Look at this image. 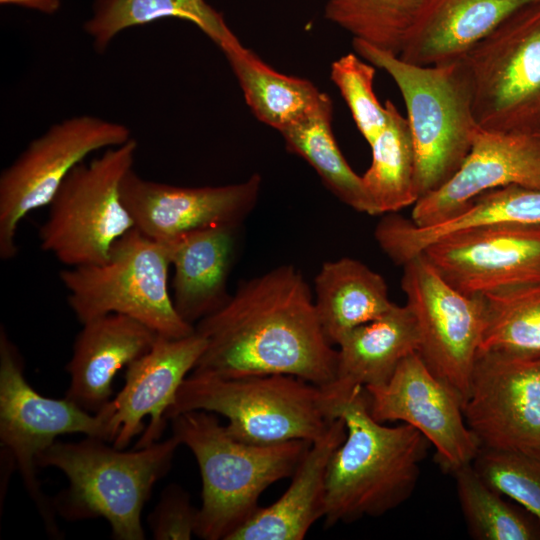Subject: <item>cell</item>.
<instances>
[{
  "mask_svg": "<svg viewBox=\"0 0 540 540\" xmlns=\"http://www.w3.org/2000/svg\"><path fill=\"white\" fill-rule=\"evenodd\" d=\"M240 225L198 229L164 241L174 269L173 303L178 314L195 326L230 298L227 281Z\"/></svg>",
  "mask_w": 540,
  "mask_h": 540,
  "instance_id": "22",
  "label": "cell"
},
{
  "mask_svg": "<svg viewBox=\"0 0 540 540\" xmlns=\"http://www.w3.org/2000/svg\"><path fill=\"white\" fill-rule=\"evenodd\" d=\"M470 536L476 540H538L540 521L514 506L478 474L472 463L451 473Z\"/></svg>",
  "mask_w": 540,
  "mask_h": 540,
  "instance_id": "30",
  "label": "cell"
},
{
  "mask_svg": "<svg viewBox=\"0 0 540 540\" xmlns=\"http://www.w3.org/2000/svg\"><path fill=\"white\" fill-rule=\"evenodd\" d=\"M198 508L180 486L171 484L148 517L150 530L156 540H189L195 535Z\"/></svg>",
  "mask_w": 540,
  "mask_h": 540,
  "instance_id": "35",
  "label": "cell"
},
{
  "mask_svg": "<svg viewBox=\"0 0 540 540\" xmlns=\"http://www.w3.org/2000/svg\"><path fill=\"white\" fill-rule=\"evenodd\" d=\"M138 143L105 149L80 163L66 177L49 203L39 229L41 248L68 267L102 264L113 245L135 228L121 198V183L133 169Z\"/></svg>",
  "mask_w": 540,
  "mask_h": 540,
  "instance_id": "8",
  "label": "cell"
},
{
  "mask_svg": "<svg viewBox=\"0 0 540 540\" xmlns=\"http://www.w3.org/2000/svg\"><path fill=\"white\" fill-rule=\"evenodd\" d=\"M482 298L479 351L540 356V283L494 291Z\"/></svg>",
  "mask_w": 540,
  "mask_h": 540,
  "instance_id": "31",
  "label": "cell"
},
{
  "mask_svg": "<svg viewBox=\"0 0 540 540\" xmlns=\"http://www.w3.org/2000/svg\"><path fill=\"white\" fill-rule=\"evenodd\" d=\"M387 122L370 145L372 160L362 182L376 215L397 213L418 201L415 152L409 123L386 100Z\"/></svg>",
  "mask_w": 540,
  "mask_h": 540,
  "instance_id": "29",
  "label": "cell"
},
{
  "mask_svg": "<svg viewBox=\"0 0 540 540\" xmlns=\"http://www.w3.org/2000/svg\"><path fill=\"white\" fill-rule=\"evenodd\" d=\"M346 436L326 472L324 526L378 517L410 498L430 443L413 426H387L369 412L364 388L337 404Z\"/></svg>",
  "mask_w": 540,
  "mask_h": 540,
  "instance_id": "2",
  "label": "cell"
},
{
  "mask_svg": "<svg viewBox=\"0 0 540 540\" xmlns=\"http://www.w3.org/2000/svg\"><path fill=\"white\" fill-rule=\"evenodd\" d=\"M171 267L165 243L133 228L102 264L69 267L59 277L81 324L111 313L129 316L167 338L195 332L176 311L168 286Z\"/></svg>",
  "mask_w": 540,
  "mask_h": 540,
  "instance_id": "7",
  "label": "cell"
},
{
  "mask_svg": "<svg viewBox=\"0 0 540 540\" xmlns=\"http://www.w3.org/2000/svg\"><path fill=\"white\" fill-rule=\"evenodd\" d=\"M540 223V189L509 185L487 191L456 214L432 226H417L397 213L383 215L374 237L397 265L419 255L432 242L455 232L500 224Z\"/></svg>",
  "mask_w": 540,
  "mask_h": 540,
  "instance_id": "20",
  "label": "cell"
},
{
  "mask_svg": "<svg viewBox=\"0 0 540 540\" xmlns=\"http://www.w3.org/2000/svg\"><path fill=\"white\" fill-rule=\"evenodd\" d=\"M376 67L356 53H347L333 61L330 78L346 102L355 125L371 145L387 122V109L375 91Z\"/></svg>",
  "mask_w": 540,
  "mask_h": 540,
  "instance_id": "34",
  "label": "cell"
},
{
  "mask_svg": "<svg viewBox=\"0 0 540 540\" xmlns=\"http://www.w3.org/2000/svg\"><path fill=\"white\" fill-rule=\"evenodd\" d=\"M221 51L254 116L278 132L311 112L325 94L308 79L273 69L240 41Z\"/></svg>",
  "mask_w": 540,
  "mask_h": 540,
  "instance_id": "26",
  "label": "cell"
},
{
  "mask_svg": "<svg viewBox=\"0 0 540 540\" xmlns=\"http://www.w3.org/2000/svg\"><path fill=\"white\" fill-rule=\"evenodd\" d=\"M0 4L23 7L42 14L53 15L59 11L62 0H0Z\"/></svg>",
  "mask_w": 540,
  "mask_h": 540,
  "instance_id": "36",
  "label": "cell"
},
{
  "mask_svg": "<svg viewBox=\"0 0 540 540\" xmlns=\"http://www.w3.org/2000/svg\"><path fill=\"white\" fill-rule=\"evenodd\" d=\"M173 436L193 453L202 480L195 535L227 540L260 508L261 494L292 477L311 443L256 445L232 437L217 415L187 411L171 419Z\"/></svg>",
  "mask_w": 540,
  "mask_h": 540,
  "instance_id": "3",
  "label": "cell"
},
{
  "mask_svg": "<svg viewBox=\"0 0 540 540\" xmlns=\"http://www.w3.org/2000/svg\"><path fill=\"white\" fill-rule=\"evenodd\" d=\"M537 134H538V135H540V131H539V132H537Z\"/></svg>",
  "mask_w": 540,
  "mask_h": 540,
  "instance_id": "37",
  "label": "cell"
},
{
  "mask_svg": "<svg viewBox=\"0 0 540 540\" xmlns=\"http://www.w3.org/2000/svg\"><path fill=\"white\" fill-rule=\"evenodd\" d=\"M337 347L335 380L322 388L331 416L337 404L359 389L385 383L404 358L417 352L415 320L406 305L395 304L380 318L347 333Z\"/></svg>",
  "mask_w": 540,
  "mask_h": 540,
  "instance_id": "23",
  "label": "cell"
},
{
  "mask_svg": "<svg viewBox=\"0 0 540 540\" xmlns=\"http://www.w3.org/2000/svg\"><path fill=\"white\" fill-rule=\"evenodd\" d=\"M195 330L206 346L194 373L222 378L286 374L321 388L335 380L337 349L323 333L313 292L293 265L242 281Z\"/></svg>",
  "mask_w": 540,
  "mask_h": 540,
  "instance_id": "1",
  "label": "cell"
},
{
  "mask_svg": "<svg viewBox=\"0 0 540 540\" xmlns=\"http://www.w3.org/2000/svg\"><path fill=\"white\" fill-rule=\"evenodd\" d=\"M540 0H423L399 57L420 66L462 58L519 8Z\"/></svg>",
  "mask_w": 540,
  "mask_h": 540,
  "instance_id": "21",
  "label": "cell"
},
{
  "mask_svg": "<svg viewBox=\"0 0 540 540\" xmlns=\"http://www.w3.org/2000/svg\"><path fill=\"white\" fill-rule=\"evenodd\" d=\"M205 346V338L196 330L183 338L158 335L152 347L126 367L123 388L111 400L115 411L109 442L114 447L125 449L139 434L135 448L159 441L166 413Z\"/></svg>",
  "mask_w": 540,
  "mask_h": 540,
  "instance_id": "17",
  "label": "cell"
},
{
  "mask_svg": "<svg viewBox=\"0 0 540 540\" xmlns=\"http://www.w3.org/2000/svg\"><path fill=\"white\" fill-rule=\"evenodd\" d=\"M352 47L362 59L386 71L400 90L413 140L415 188L420 199L457 171L471 147L477 124L464 56L420 66L358 39L352 40Z\"/></svg>",
  "mask_w": 540,
  "mask_h": 540,
  "instance_id": "5",
  "label": "cell"
},
{
  "mask_svg": "<svg viewBox=\"0 0 540 540\" xmlns=\"http://www.w3.org/2000/svg\"><path fill=\"white\" fill-rule=\"evenodd\" d=\"M261 185L255 173L234 184L183 187L145 179L131 169L120 191L135 228L164 242L198 229L240 225L255 207Z\"/></svg>",
  "mask_w": 540,
  "mask_h": 540,
  "instance_id": "16",
  "label": "cell"
},
{
  "mask_svg": "<svg viewBox=\"0 0 540 540\" xmlns=\"http://www.w3.org/2000/svg\"><path fill=\"white\" fill-rule=\"evenodd\" d=\"M132 138L122 123L81 114L52 124L0 175V257L17 254L16 232L31 211L48 206L69 173L101 149Z\"/></svg>",
  "mask_w": 540,
  "mask_h": 540,
  "instance_id": "11",
  "label": "cell"
},
{
  "mask_svg": "<svg viewBox=\"0 0 540 540\" xmlns=\"http://www.w3.org/2000/svg\"><path fill=\"white\" fill-rule=\"evenodd\" d=\"M165 18L191 22L220 50L239 41L222 13L205 0H94L83 30L103 53L121 32Z\"/></svg>",
  "mask_w": 540,
  "mask_h": 540,
  "instance_id": "27",
  "label": "cell"
},
{
  "mask_svg": "<svg viewBox=\"0 0 540 540\" xmlns=\"http://www.w3.org/2000/svg\"><path fill=\"white\" fill-rule=\"evenodd\" d=\"M345 436V423L337 417L311 443L285 493L273 504L260 507L227 540L304 539L313 524L324 517L328 463Z\"/></svg>",
  "mask_w": 540,
  "mask_h": 540,
  "instance_id": "24",
  "label": "cell"
},
{
  "mask_svg": "<svg viewBox=\"0 0 540 540\" xmlns=\"http://www.w3.org/2000/svg\"><path fill=\"white\" fill-rule=\"evenodd\" d=\"M314 304L327 340L334 346L350 331L376 320L395 303L384 278L363 262L326 261L314 278Z\"/></svg>",
  "mask_w": 540,
  "mask_h": 540,
  "instance_id": "25",
  "label": "cell"
},
{
  "mask_svg": "<svg viewBox=\"0 0 540 540\" xmlns=\"http://www.w3.org/2000/svg\"><path fill=\"white\" fill-rule=\"evenodd\" d=\"M77 334L66 370V398L97 413L110 402L112 382L119 370L145 354L158 334L143 323L111 313L92 319Z\"/></svg>",
  "mask_w": 540,
  "mask_h": 540,
  "instance_id": "19",
  "label": "cell"
},
{
  "mask_svg": "<svg viewBox=\"0 0 540 540\" xmlns=\"http://www.w3.org/2000/svg\"><path fill=\"white\" fill-rule=\"evenodd\" d=\"M420 254L451 286L471 296L540 283V223L458 231Z\"/></svg>",
  "mask_w": 540,
  "mask_h": 540,
  "instance_id": "15",
  "label": "cell"
},
{
  "mask_svg": "<svg viewBox=\"0 0 540 540\" xmlns=\"http://www.w3.org/2000/svg\"><path fill=\"white\" fill-rule=\"evenodd\" d=\"M462 410L480 448L540 453V356L479 351Z\"/></svg>",
  "mask_w": 540,
  "mask_h": 540,
  "instance_id": "13",
  "label": "cell"
},
{
  "mask_svg": "<svg viewBox=\"0 0 540 540\" xmlns=\"http://www.w3.org/2000/svg\"><path fill=\"white\" fill-rule=\"evenodd\" d=\"M509 185L540 189V135L477 126L460 167L413 205L411 220L417 226L441 223L477 196Z\"/></svg>",
  "mask_w": 540,
  "mask_h": 540,
  "instance_id": "18",
  "label": "cell"
},
{
  "mask_svg": "<svg viewBox=\"0 0 540 540\" xmlns=\"http://www.w3.org/2000/svg\"><path fill=\"white\" fill-rule=\"evenodd\" d=\"M480 128L540 131V1L525 5L465 55Z\"/></svg>",
  "mask_w": 540,
  "mask_h": 540,
  "instance_id": "10",
  "label": "cell"
},
{
  "mask_svg": "<svg viewBox=\"0 0 540 540\" xmlns=\"http://www.w3.org/2000/svg\"><path fill=\"white\" fill-rule=\"evenodd\" d=\"M332 118L333 103L325 93L311 112L279 133L286 149L303 158L336 198L355 211L376 215L361 175L351 168L336 142Z\"/></svg>",
  "mask_w": 540,
  "mask_h": 540,
  "instance_id": "28",
  "label": "cell"
},
{
  "mask_svg": "<svg viewBox=\"0 0 540 540\" xmlns=\"http://www.w3.org/2000/svg\"><path fill=\"white\" fill-rule=\"evenodd\" d=\"M423 0H327L325 18L353 39L399 56Z\"/></svg>",
  "mask_w": 540,
  "mask_h": 540,
  "instance_id": "32",
  "label": "cell"
},
{
  "mask_svg": "<svg viewBox=\"0 0 540 540\" xmlns=\"http://www.w3.org/2000/svg\"><path fill=\"white\" fill-rule=\"evenodd\" d=\"M196 410L223 416L232 437L256 445L313 443L335 419L320 386L286 374L222 378L191 372L166 418Z\"/></svg>",
  "mask_w": 540,
  "mask_h": 540,
  "instance_id": "6",
  "label": "cell"
},
{
  "mask_svg": "<svg viewBox=\"0 0 540 540\" xmlns=\"http://www.w3.org/2000/svg\"><path fill=\"white\" fill-rule=\"evenodd\" d=\"M114 411L111 400L92 414L66 397L54 399L39 394L27 382L20 353L1 327L0 442L17 466L47 533L54 538H60L56 512L36 477V459L65 434L81 433L109 442Z\"/></svg>",
  "mask_w": 540,
  "mask_h": 540,
  "instance_id": "9",
  "label": "cell"
},
{
  "mask_svg": "<svg viewBox=\"0 0 540 540\" xmlns=\"http://www.w3.org/2000/svg\"><path fill=\"white\" fill-rule=\"evenodd\" d=\"M472 465L493 489L540 521V453L480 448Z\"/></svg>",
  "mask_w": 540,
  "mask_h": 540,
  "instance_id": "33",
  "label": "cell"
},
{
  "mask_svg": "<svg viewBox=\"0 0 540 540\" xmlns=\"http://www.w3.org/2000/svg\"><path fill=\"white\" fill-rule=\"evenodd\" d=\"M106 442L89 436L79 442L55 441L38 455L37 467L57 468L68 479V487L52 500L61 517H101L110 524L114 539L143 540V507L181 444L173 435L133 451Z\"/></svg>",
  "mask_w": 540,
  "mask_h": 540,
  "instance_id": "4",
  "label": "cell"
},
{
  "mask_svg": "<svg viewBox=\"0 0 540 540\" xmlns=\"http://www.w3.org/2000/svg\"><path fill=\"white\" fill-rule=\"evenodd\" d=\"M402 267L401 288L417 328V353L463 406L481 343L483 298L451 286L422 254Z\"/></svg>",
  "mask_w": 540,
  "mask_h": 540,
  "instance_id": "12",
  "label": "cell"
},
{
  "mask_svg": "<svg viewBox=\"0 0 540 540\" xmlns=\"http://www.w3.org/2000/svg\"><path fill=\"white\" fill-rule=\"evenodd\" d=\"M364 393L375 420L400 421L416 428L447 472L475 459L480 445L465 422L461 401L417 352L404 358L388 381L367 386Z\"/></svg>",
  "mask_w": 540,
  "mask_h": 540,
  "instance_id": "14",
  "label": "cell"
}]
</instances>
